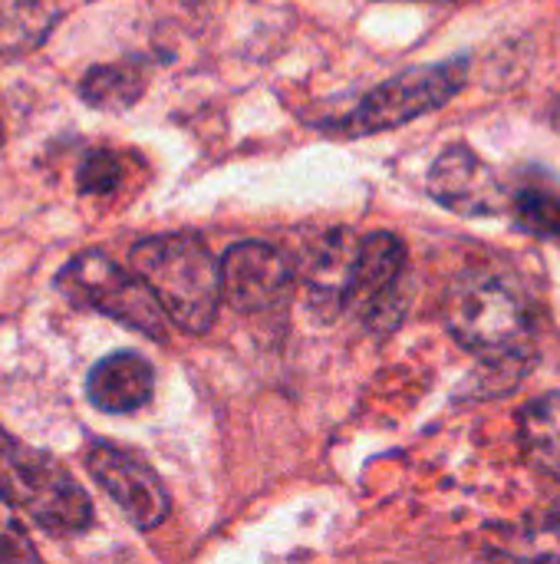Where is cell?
Returning <instances> with one entry per match:
<instances>
[{
    "label": "cell",
    "instance_id": "1",
    "mask_svg": "<svg viewBox=\"0 0 560 564\" xmlns=\"http://www.w3.org/2000/svg\"><path fill=\"white\" fill-rule=\"evenodd\" d=\"M442 321L469 354L488 364V373L505 380V390L521 383L535 364L531 311L498 274L469 271L455 278L442 301Z\"/></svg>",
    "mask_w": 560,
    "mask_h": 564
},
{
    "label": "cell",
    "instance_id": "2",
    "mask_svg": "<svg viewBox=\"0 0 560 564\" xmlns=\"http://www.w3.org/2000/svg\"><path fill=\"white\" fill-rule=\"evenodd\" d=\"M132 271L152 288L168 324L185 334H205L221 307L218 261L201 238L175 231L132 245Z\"/></svg>",
    "mask_w": 560,
    "mask_h": 564
},
{
    "label": "cell",
    "instance_id": "3",
    "mask_svg": "<svg viewBox=\"0 0 560 564\" xmlns=\"http://www.w3.org/2000/svg\"><path fill=\"white\" fill-rule=\"evenodd\" d=\"M469 79V56H452L426 66H409L370 93H363L347 112L317 119L314 126L337 139H366L422 119L452 102Z\"/></svg>",
    "mask_w": 560,
    "mask_h": 564
},
{
    "label": "cell",
    "instance_id": "4",
    "mask_svg": "<svg viewBox=\"0 0 560 564\" xmlns=\"http://www.w3.org/2000/svg\"><path fill=\"white\" fill-rule=\"evenodd\" d=\"M0 469L20 512L50 535H83L92 525V502L69 469L43 449H33L0 430Z\"/></svg>",
    "mask_w": 560,
    "mask_h": 564
},
{
    "label": "cell",
    "instance_id": "5",
    "mask_svg": "<svg viewBox=\"0 0 560 564\" xmlns=\"http://www.w3.org/2000/svg\"><path fill=\"white\" fill-rule=\"evenodd\" d=\"M53 288L76 307L96 311L149 340H158V344L168 340V317L162 304L155 301L152 288L135 271L119 268L99 248H89L69 258L56 271Z\"/></svg>",
    "mask_w": 560,
    "mask_h": 564
},
{
    "label": "cell",
    "instance_id": "6",
    "mask_svg": "<svg viewBox=\"0 0 560 564\" xmlns=\"http://www.w3.org/2000/svg\"><path fill=\"white\" fill-rule=\"evenodd\" d=\"M83 466L89 479L122 509V516L142 529H158L172 512V496L162 482V476L135 453L112 446V443H92L83 453Z\"/></svg>",
    "mask_w": 560,
    "mask_h": 564
},
{
    "label": "cell",
    "instance_id": "7",
    "mask_svg": "<svg viewBox=\"0 0 560 564\" xmlns=\"http://www.w3.org/2000/svg\"><path fill=\"white\" fill-rule=\"evenodd\" d=\"M409 251L393 231H373L356 245L347 307H353L370 330H393L403 321L399 284L406 278Z\"/></svg>",
    "mask_w": 560,
    "mask_h": 564
},
{
    "label": "cell",
    "instance_id": "8",
    "mask_svg": "<svg viewBox=\"0 0 560 564\" xmlns=\"http://www.w3.org/2000/svg\"><path fill=\"white\" fill-rule=\"evenodd\" d=\"M221 301L241 314H274L290 304L297 288L294 261L264 241H241L218 261Z\"/></svg>",
    "mask_w": 560,
    "mask_h": 564
},
{
    "label": "cell",
    "instance_id": "9",
    "mask_svg": "<svg viewBox=\"0 0 560 564\" xmlns=\"http://www.w3.org/2000/svg\"><path fill=\"white\" fill-rule=\"evenodd\" d=\"M426 188L432 202L462 215V218H492L505 215L508 195L502 178L488 162H482L465 142L449 145L429 169Z\"/></svg>",
    "mask_w": 560,
    "mask_h": 564
},
{
    "label": "cell",
    "instance_id": "10",
    "mask_svg": "<svg viewBox=\"0 0 560 564\" xmlns=\"http://www.w3.org/2000/svg\"><path fill=\"white\" fill-rule=\"evenodd\" d=\"M356 238L350 228H327L317 231L310 245L297 251L294 271L307 284V304L314 317L337 321L347 311V291L353 278V258H356Z\"/></svg>",
    "mask_w": 560,
    "mask_h": 564
},
{
    "label": "cell",
    "instance_id": "11",
    "mask_svg": "<svg viewBox=\"0 0 560 564\" xmlns=\"http://www.w3.org/2000/svg\"><path fill=\"white\" fill-rule=\"evenodd\" d=\"M155 397V367L132 350L102 357L86 377V400L99 413L125 416L149 406Z\"/></svg>",
    "mask_w": 560,
    "mask_h": 564
},
{
    "label": "cell",
    "instance_id": "12",
    "mask_svg": "<svg viewBox=\"0 0 560 564\" xmlns=\"http://www.w3.org/2000/svg\"><path fill=\"white\" fill-rule=\"evenodd\" d=\"M149 76H152V63L142 59V56H129V59H119V63H102V66L86 69V76L79 79V96L92 109L125 112L145 96Z\"/></svg>",
    "mask_w": 560,
    "mask_h": 564
},
{
    "label": "cell",
    "instance_id": "13",
    "mask_svg": "<svg viewBox=\"0 0 560 564\" xmlns=\"http://www.w3.org/2000/svg\"><path fill=\"white\" fill-rule=\"evenodd\" d=\"M518 443L531 469L560 482V390L541 393L518 410Z\"/></svg>",
    "mask_w": 560,
    "mask_h": 564
},
{
    "label": "cell",
    "instance_id": "14",
    "mask_svg": "<svg viewBox=\"0 0 560 564\" xmlns=\"http://www.w3.org/2000/svg\"><path fill=\"white\" fill-rule=\"evenodd\" d=\"M59 13L56 0H0V56L17 59L40 50Z\"/></svg>",
    "mask_w": 560,
    "mask_h": 564
},
{
    "label": "cell",
    "instance_id": "15",
    "mask_svg": "<svg viewBox=\"0 0 560 564\" xmlns=\"http://www.w3.org/2000/svg\"><path fill=\"white\" fill-rule=\"evenodd\" d=\"M518 231L541 238V241H560V195L541 185H528L508 195L505 208Z\"/></svg>",
    "mask_w": 560,
    "mask_h": 564
},
{
    "label": "cell",
    "instance_id": "16",
    "mask_svg": "<svg viewBox=\"0 0 560 564\" xmlns=\"http://www.w3.org/2000/svg\"><path fill=\"white\" fill-rule=\"evenodd\" d=\"M122 178H125L122 155L112 149H92L79 162L76 188H79V195H116L122 188Z\"/></svg>",
    "mask_w": 560,
    "mask_h": 564
},
{
    "label": "cell",
    "instance_id": "17",
    "mask_svg": "<svg viewBox=\"0 0 560 564\" xmlns=\"http://www.w3.org/2000/svg\"><path fill=\"white\" fill-rule=\"evenodd\" d=\"M0 562H40L36 545L26 535L20 506L0 479Z\"/></svg>",
    "mask_w": 560,
    "mask_h": 564
},
{
    "label": "cell",
    "instance_id": "18",
    "mask_svg": "<svg viewBox=\"0 0 560 564\" xmlns=\"http://www.w3.org/2000/svg\"><path fill=\"white\" fill-rule=\"evenodd\" d=\"M3 135H7V132H3V119H0V145H3Z\"/></svg>",
    "mask_w": 560,
    "mask_h": 564
}]
</instances>
